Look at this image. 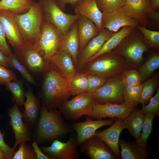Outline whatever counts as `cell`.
<instances>
[{
    "label": "cell",
    "instance_id": "44dd1931",
    "mask_svg": "<svg viewBox=\"0 0 159 159\" xmlns=\"http://www.w3.org/2000/svg\"><path fill=\"white\" fill-rule=\"evenodd\" d=\"M26 100L23 103L24 110L22 113L25 124L30 128L35 127L39 119L40 112L39 100L34 94L32 89L28 87L26 92Z\"/></svg>",
    "mask_w": 159,
    "mask_h": 159
},
{
    "label": "cell",
    "instance_id": "d4e9b609",
    "mask_svg": "<svg viewBox=\"0 0 159 159\" xmlns=\"http://www.w3.org/2000/svg\"><path fill=\"white\" fill-rule=\"evenodd\" d=\"M79 48L76 21L71 26L67 32L63 35L61 49L68 53L71 55L73 63H77Z\"/></svg>",
    "mask_w": 159,
    "mask_h": 159
},
{
    "label": "cell",
    "instance_id": "74e56055",
    "mask_svg": "<svg viewBox=\"0 0 159 159\" xmlns=\"http://www.w3.org/2000/svg\"><path fill=\"white\" fill-rule=\"evenodd\" d=\"M18 150L14 152L11 159H38L32 145L23 142Z\"/></svg>",
    "mask_w": 159,
    "mask_h": 159
},
{
    "label": "cell",
    "instance_id": "f907efd6",
    "mask_svg": "<svg viewBox=\"0 0 159 159\" xmlns=\"http://www.w3.org/2000/svg\"><path fill=\"white\" fill-rule=\"evenodd\" d=\"M159 10V0H150L148 11H158Z\"/></svg>",
    "mask_w": 159,
    "mask_h": 159
},
{
    "label": "cell",
    "instance_id": "2e32d148",
    "mask_svg": "<svg viewBox=\"0 0 159 159\" xmlns=\"http://www.w3.org/2000/svg\"><path fill=\"white\" fill-rule=\"evenodd\" d=\"M132 111L125 102L120 104L111 103L100 104L95 102L89 117L97 120L107 117L124 119Z\"/></svg>",
    "mask_w": 159,
    "mask_h": 159
},
{
    "label": "cell",
    "instance_id": "d6986e66",
    "mask_svg": "<svg viewBox=\"0 0 159 159\" xmlns=\"http://www.w3.org/2000/svg\"><path fill=\"white\" fill-rule=\"evenodd\" d=\"M115 120L110 127L102 131H96L94 135L102 139L109 146L117 159L121 158L119 141L120 133L124 129L121 125L123 119L116 118Z\"/></svg>",
    "mask_w": 159,
    "mask_h": 159
},
{
    "label": "cell",
    "instance_id": "3957f363",
    "mask_svg": "<svg viewBox=\"0 0 159 159\" xmlns=\"http://www.w3.org/2000/svg\"><path fill=\"white\" fill-rule=\"evenodd\" d=\"M149 49L144 41L142 33L136 28L111 52L124 58L127 70H138L144 62V53Z\"/></svg>",
    "mask_w": 159,
    "mask_h": 159
},
{
    "label": "cell",
    "instance_id": "484cf974",
    "mask_svg": "<svg viewBox=\"0 0 159 159\" xmlns=\"http://www.w3.org/2000/svg\"><path fill=\"white\" fill-rule=\"evenodd\" d=\"M119 145L121 148L120 154L122 159H147L150 157L148 149L138 146L135 141L128 142L120 139Z\"/></svg>",
    "mask_w": 159,
    "mask_h": 159
},
{
    "label": "cell",
    "instance_id": "ffe728a7",
    "mask_svg": "<svg viewBox=\"0 0 159 159\" xmlns=\"http://www.w3.org/2000/svg\"><path fill=\"white\" fill-rule=\"evenodd\" d=\"M150 4V0H125L122 8L128 16L136 20L140 25L147 28Z\"/></svg>",
    "mask_w": 159,
    "mask_h": 159
},
{
    "label": "cell",
    "instance_id": "1f68e13d",
    "mask_svg": "<svg viewBox=\"0 0 159 159\" xmlns=\"http://www.w3.org/2000/svg\"><path fill=\"white\" fill-rule=\"evenodd\" d=\"M143 84L136 86L124 84L123 94L124 102L132 110L136 108L140 104L139 99Z\"/></svg>",
    "mask_w": 159,
    "mask_h": 159
},
{
    "label": "cell",
    "instance_id": "c3c4849f",
    "mask_svg": "<svg viewBox=\"0 0 159 159\" xmlns=\"http://www.w3.org/2000/svg\"><path fill=\"white\" fill-rule=\"evenodd\" d=\"M61 8L64 11L67 4H71L73 6L80 0H56Z\"/></svg>",
    "mask_w": 159,
    "mask_h": 159
},
{
    "label": "cell",
    "instance_id": "60d3db41",
    "mask_svg": "<svg viewBox=\"0 0 159 159\" xmlns=\"http://www.w3.org/2000/svg\"><path fill=\"white\" fill-rule=\"evenodd\" d=\"M122 81L124 84L129 86H136L141 83V77L138 70H126L123 74Z\"/></svg>",
    "mask_w": 159,
    "mask_h": 159
},
{
    "label": "cell",
    "instance_id": "7a4b0ae2",
    "mask_svg": "<svg viewBox=\"0 0 159 159\" xmlns=\"http://www.w3.org/2000/svg\"><path fill=\"white\" fill-rule=\"evenodd\" d=\"M40 97L48 110L57 109L72 95L66 79L49 63L45 71Z\"/></svg>",
    "mask_w": 159,
    "mask_h": 159
},
{
    "label": "cell",
    "instance_id": "30bf717a",
    "mask_svg": "<svg viewBox=\"0 0 159 159\" xmlns=\"http://www.w3.org/2000/svg\"><path fill=\"white\" fill-rule=\"evenodd\" d=\"M19 61L29 71L36 77L44 75L49 63L34 44H25L14 52Z\"/></svg>",
    "mask_w": 159,
    "mask_h": 159
},
{
    "label": "cell",
    "instance_id": "7c38bea8",
    "mask_svg": "<svg viewBox=\"0 0 159 159\" xmlns=\"http://www.w3.org/2000/svg\"><path fill=\"white\" fill-rule=\"evenodd\" d=\"M102 13V28L115 32H117L120 28L124 26L136 28L140 25L136 20L128 16L122 8Z\"/></svg>",
    "mask_w": 159,
    "mask_h": 159
},
{
    "label": "cell",
    "instance_id": "ee69618b",
    "mask_svg": "<svg viewBox=\"0 0 159 159\" xmlns=\"http://www.w3.org/2000/svg\"><path fill=\"white\" fill-rule=\"evenodd\" d=\"M6 38L4 29L0 21V50L9 57L13 54L7 43Z\"/></svg>",
    "mask_w": 159,
    "mask_h": 159
},
{
    "label": "cell",
    "instance_id": "4dcf8cb0",
    "mask_svg": "<svg viewBox=\"0 0 159 159\" xmlns=\"http://www.w3.org/2000/svg\"><path fill=\"white\" fill-rule=\"evenodd\" d=\"M159 84V73L157 72L153 74L143 83L139 99L140 103L147 105L149 102Z\"/></svg>",
    "mask_w": 159,
    "mask_h": 159
},
{
    "label": "cell",
    "instance_id": "f5cc1de1",
    "mask_svg": "<svg viewBox=\"0 0 159 159\" xmlns=\"http://www.w3.org/2000/svg\"><path fill=\"white\" fill-rule=\"evenodd\" d=\"M1 85V83H0V85Z\"/></svg>",
    "mask_w": 159,
    "mask_h": 159
},
{
    "label": "cell",
    "instance_id": "7bdbcfd3",
    "mask_svg": "<svg viewBox=\"0 0 159 159\" xmlns=\"http://www.w3.org/2000/svg\"><path fill=\"white\" fill-rule=\"evenodd\" d=\"M18 77L14 72L7 67L0 64V82L1 85L17 80Z\"/></svg>",
    "mask_w": 159,
    "mask_h": 159
},
{
    "label": "cell",
    "instance_id": "5bb4252c",
    "mask_svg": "<svg viewBox=\"0 0 159 159\" xmlns=\"http://www.w3.org/2000/svg\"><path fill=\"white\" fill-rule=\"evenodd\" d=\"M14 15L9 11L0 10V21L6 37L15 52L26 44L15 20Z\"/></svg>",
    "mask_w": 159,
    "mask_h": 159
},
{
    "label": "cell",
    "instance_id": "f6af8a7d",
    "mask_svg": "<svg viewBox=\"0 0 159 159\" xmlns=\"http://www.w3.org/2000/svg\"><path fill=\"white\" fill-rule=\"evenodd\" d=\"M148 26L150 28L159 29V11H148L147 13Z\"/></svg>",
    "mask_w": 159,
    "mask_h": 159
},
{
    "label": "cell",
    "instance_id": "681fc988",
    "mask_svg": "<svg viewBox=\"0 0 159 159\" xmlns=\"http://www.w3.org/2000/svg\"><path fill=\"white\" fill-rule=\"evenodd\" d=\"M8 57L0 50V64L7 68L9 66L8 61Z\"/></svg>",
    "mask_w": 159,
    "mask_h": 159
},
{
    "label": "cell",
    "instance_id": "d6a6232c",
    "mask_svg": "<svg viewBox=\"0 0 159 159\" xmlns=\"http://www.w3.org/2000/svg\"><path fill=\"white\" fill-rule=\"evenodd\" d=\"M67 80L72 95H76L87 92L88 86L87 74L76 72Z\"/></svg>",
    "mask_w": 159,
    "mask_h": 159
},
{
    "label": "cell",
    "instance_id": "7dc6e473",
    "mask_svg": "<svg viewBox=\"0 0 159 159\" xmlns=\"http://www.w3.org/2000/svg\"><path fill=\"white\" fill-rule=\"evenodd\" d=\"M33 141L31 142L34 151L36 153L38 159H50V158L45 155L38 146L36 140L33 136Z\"/></svg>",
    "mask_w": 159,
    "mask_h": 159
},
{
    "label": "cell",
    "instance_id": "7402d4cb",
    "mask_svg": "<svg viewBox=\"0 0 159 159\" xmlns=\"http://www.w3.org/2000/svg\"><path fill=\"white\" fill-rule=\"evenodd\" d=\"M74 7L75 14L90 20L100 31L102 28L101 25L102 13L99 9L96 0H80Z\"/></svg>",
    "mask_w": 159,
    "mask_h": 159
},
{
    "label": "cell",
    "instance_id": "b9f144b4",
    "mask_svg": "<svg viewBox=\"0 0 159 159\" xmlns=\"http://www.w3.org/2000/svg\"><path fill=\"white\" fill-rule=\"evenodd\" d=\"M88 86L87 92L90 93L103 85L107 80L102 77L92 74H87Z\"/></svg>",
    "mask_w": 159,
    "mask_h": 159
},
{
    "label": "cell",
    "instance_id": "6da1fadb",
    "mask_svg": "<svg viewBox=\"0 0 159 159\" xmlns=\"http://www.w3.org/2000/svg\"><path fill=\"white\" fill-rule=\"evenodd\" d=\"M64 119L59 110H48L42 104L34 136L37 144L60 138L73 132V129Z\"/></svg>",
    "mask_w": 159,
    "mask_h": 159
},
{
    "label": "cell",
    "instance_id": "e575fe53",
    "mask_svg": "<svg viewBox=\"0 0 159 159\" xmlns=\"http://www.w3.org/2000/svg\"><path fill=\"white\" fill-rule=\"evenodd\" d=\"M155 116L152 114H144L142 132L140 137L135 141L138 146L144 148L147 147V140L153 130V121Z\"/></svg>",
    "mask_w": 159,
    "mask_h": 159
},
{
    "label": "cell",
    "instance_id": "277c9868",
    "mask_svg": "<svg viewBox=\"0 0 159 159\" xmlns=\"http://www.w3.org/2000/svg\"><path fill=\"white\" fill-rule=\"evenodd\" d=\"M14 18L25 44H35L41 35L45 21L40 2H35L24 13L15 14Z\"/></svg>",
    "mask_w": 159,
    "mask_h": 159
},
{
    "label": "cell",
    "instance_id": "ba28073f",
    "mask_svg": "<svg viewBox=\"0 0 159 159\" xmlns=\"http://www.w3.org/2000/svg\"><path fill=\"white\" fill-rule=\"evenodd\" d=\"M63 34L45 21L41 35L34 44L48 62L60 49Z\"/></svg>",
    "mask_w": 159,
    "mask_h": 159
},
{
    "label": "cell",
    "instance_id": "836d02e7",
    "mask_svg": "<svg viewBox=\"0 0 159 159\" xmlns=\"http://www.w3.org/2000/svg\"><path fill=\"white\" fill-rule=\"evenodd\" d=\"M4 85L6 89L11 92V99L14 103L19 106L23 105L26 92L24 88L23 82L17 80L8 82Z\"/></svg>",
    "mask_w": 159,
    "mask_h": 159
},
{
    "label": "cell",
    "instance_id": "83f0119b",
    "mask_svg": "<svg viewBox=\"0 0 159 159\" xmlns=\"http://www.w3.org/2000/svg\"><path fill=\"white\" fill-rule=\"evenodd\" d=\"M135 29L129 26L123 27L120 30L115 32L105 42L99 51L90 59L88 62L101 55L111 52L125 37L131 33Z\"/></svg>",
    "mask_w": 159,
    "mask_h": 159
},
{
    "label": "cell",
    "instance_id": "d590c367",
    "mask_svg": "<svg viewBox=\"0 0 159 159\" xmlns=\"http://www.w3.org/2000/svg\"><path fill=\"white\" fill-rule=\"evenodd\" d=\"M8 61L9 66L18 70L27 82L34 85H37L31 73L19 61L15 53L8 57Z\"/></svg>",
    "mask_w": 159,
    "mask_h": 159
},
{
    "label": "cell",
    "instance_id": "4316f807",
    "mask_svg": "<svg viewBox=\"0 0 159 159\" xmlns=\"http://www.w3.org/2000/svg\"><path fill=\"white\" fill-rule=\"evenodd\" d=\"M144 114L141 110L136 108L129 115L123 119L122 126L123 129H127L135 140L140 137L144 121Z\"/></svg>",
    "mask_w": 159,
    "mask_h": 159
},
{
    "label": "cell",
    "instance_id": "4fadbf2b",
    "mask_svg": "<svg viewBox=\"0 0 159 159\" xmlns=\"http://www.w3.org/2000/svg\"><path fill=\"white\" fill-rule=\"evenodd\" d=\"M18 106L14 103L7 111L10 118L9 125L11 127L15 136V143L12 148L14 150L22 142H31L32 136L30 129L23 122L22 113Z\"/></svg>",
    "mask_w": 159,
    "mask_h": 159
},
{
    "label": "cell",
    "instance_id": "bcb514c9",
    "mask_svg": "<svg viewBox=\"0 0 159 159\" xmlns=\"http://www.w3.org/2000/svg\"><path fill=\"white\" fill-rule=\"evenodd\" d=\"M1 118V116H0V122ZM4 132L1 133L0 128V147L4 152L6 159H11L14 153L15 150L12 148H11L9 145L5 142L4 137Z\"/></svg>",
    "mask_w": 159,
    "mask_h": 159
},
{
    "label": "cell",
    "instance_id": "5b68a950",
    "mask_svg": "<svg viewBox=\"0 0 159 159\" xmlns=\"http://www.w3.org/2000/svg\"><path fill=\"white\" fill-rule=\"evenodd\" d=\"M88 63L83 71L85 73L99 76L107 80L119 76L127 70L124 58L111 51Z\"/></svg>",
    "mask_w": 159,
    "mask_h": 159
},
{
    "label": "cell",
    "instance_id": "e0dca14e",
    "mask_svg": "<svg viewBox=\"0 0 159 159\" xmlns=\"http://www.w3.org/2000/svg\"><path fill=\"white\" fill-rule=\"evenodd\" d=\"M115 33L102 28L98 34L79 52L77 61L79 68H82L86 65L90 59L99 51L105 42Z\"/></svg>",
    "mask_w": 159,
    "mask_h": 159
},
{
    "label": "cell",
    "instance_id": "f1b7e54d",
    "mask_svg": "<svg viewBox=\"0 0 159 159\" xmlns=\"http://www.w3.org/2000/svg\"><path fill=\"white\" fill-rule=\"evenodd\" d=\"M159 67V52L157 50L150 54L138 69L141 77V83L150 78Z\"/></svg>",
    "mask_w": 159,
    "mask_h": 159
},
{
    "label": "cell",
    "instance_id": "cb8c5ba5",
    "mask_svg": "<svg viewBox=\"0 0 159 159\" xmlns=\"http://www.w3.org/2000/svg\"><path fill=\"white\" fill-rule=\"evenodd\" d=\"M49 63L57 69L67 80L77 72L71 55L63 50L60 49Z\"/></svg>",
    "mask_w": 159,
    "mask_h": 159
},
{
    "label": "cell",
    "instance_id": "52a82bcc",
    "mask_svg": "<svg viewBox=\"0 0 159 159\" xmlns=\"http://www.w3.org/2000/svg\"><path fill=\"white\" fill-rule=\"evenodd\" d=\"M95 102L90 94L83 93L69 100L64 101L59 107V110L65 119L75 121L83 115L90 117Z\"/></svg>",
    "mask_w": 159,
    "mask_h": 159
},
{
    "label": "cell",
    "instance_id": "8fae6325",
    "mask_svg": "<svg viewBox=\"0 0 159 159\" xmlns=\"http://www.w3.org/2000/svg\"><path fill=\"white\" fill-rule=\"evenodd\" d=\"M77 146L76 135H72L66 142L56 139L49 146L40 149L50 159H77L80 156Z\"/></svg>",
    "mask_w": 159,
    "mask_h": 159
},
{
    "label": "cell",
    "instance_id": "9c48e42d",
    "mask_svg": "<svg viewBox=\"0 0 159 159\" xmlns=\"http://www.w3.org/2000/svg\"><path fill=\"white\" fill-rule=\"evenodd\" d=\"M123 74L107 80L101 86L90 93L96 102L100 104H120L124 102Z\"/></svg>",
    "mask_w": 159,
    "mask_h": 159
},
{
    "label": "cell",
    "instance_id": "f35d334b",
    "mask_svg": "<svg viewBox=\"0 0 159 159\" xmlns=\"http://www.w3.org/2000/svg\"><path fill=\"white\" fill-rule=\"evenodd\" d=\"M97 6L102 12H106L122 8L125 0H96Z\"/></svg>",
    "mask_w": 159,
    "mask_h": 159
},
{
    "label": "cell",
    "instance_id": "ab89813d",
    "mask_svg": "<svg viewBox=\"0 0 159 159\" xmlns=\"http://www.w3.org/2000/svg\"><path fill=\"white\" fill-rule=\"evenodd\" d=\"M141 110L144 114L150 113L155 115L156 116L159 114V88L156 89L155 95L153 96L146 105H142Z\"/></svg>",
    "mask_w": 159,
    "mask_h": 159
},
{
    "label": "cell",
    "instance_id": "9a60e30c",
    "mask_svg": "<svg viewBox=\"0 0 159 159\" xmlns=\"http://www.w3.org/2000/svg\"><path fill=\"white\" fill-rule=\"evenodd\" d=\"M80 151L91 159H117L109 146L100 138L94 135L79 145Z\"/></svg>",
    "mask_w": 159,
    "mask_h": 159
},
{
    "label": "cell",
    "instance_id": "8d00e7d4",
    "mask_svg": "<svg viewBox=\"0 0 159 159\" xmlns=\"http://www.w3.org/2000/svg\"><path fill=\"white\" fill-rule=\"evenodd\" d=\"M137 28L142 33L144 41L150 48H159V32L149 29L139 25Z\"/></svg>",
    "mask_w": 159,
    "mask_h": 159
},
{
    "label": "cell",
    "instance_id": "f546056e",
    "mask_svg": "<svg viewBox=\"0 0 159 159\" xmlns=\"http://www.w3.org/2000/svg\"><path fill=\"white\" fill-rule=\"evenodd\" d=\"M31 0H1L0 10L9 11L14 14L26 12L35 3Z\"/></svg>",
    "mask_w": 159,
    "mask_h": 159
},
{
    "label": "cell",
    "instance_id": "db71d44e",
    "mask_svg": "<svg viewBox=\"0 0 159 159\" xmlns=\"http://www.w3.org/2000/svg\"></svg>",
    "mask_w": 159,
    "mask_h": 159
},
{
    "label": "cell",
    "instance_id": "816d5d0a",
    "mask_svg": "<svg viewBox=\"0 0 159 159\" xmlns=\"http://www.w3.org/2000/svg\"><path fill=\"white\" fill-rule=\"evenodd\" d=\"M0 159H6L5 153L0 147Z\"/></svg>",
    "mask_w": 159,
    "mask_h": 159
},
{
    "label": "cell",
    "instance_id": "8992f818",
    "mask_svg": "<svg viewBox=\"0 0 159 159\" xmlns=\"http://www.w3.org/2000/svg\"><path fill=\"white\" fill-rule=\"evenodd\" d=\"M39 2L42 7L44 20L57 28L63 35L80 16L65 13L56 0H39Z\"/></svg>",
    "mask_w": 159,
    "mask_h": 159
},
{
    "label": "cell",
    "instance_id": "ac0fdd59",
    "mask_svg": "<svg viewBox=\"0 0 159 159\" xmlns=\"http://www.w3.org/2000/svg\"><path fill=\"white\" fill-rule=\"evenodd\" d=\"M115 118L107 120H94L88 117L82 122H74L72 125V128L76 132L77 146L94 135L99 128L106 125H111L115 122Z\"/></svg>",
    "mask_w": 159,
    "mask_h": 159
},
{
    "label": "cell",
    "instance_id": "603a6c76",
    "mask_svg": "<svg viewBox=\"0 0 159 159\" xmlns=\"http://www.w3.org/2000/svg\"><path fill=\"white\" fill-rule=\"evenodd\" d=\"M76 22L79 43V53L100 31L93 22L85 17L80 16Z\"/></svg>",
    "mask_w": 159,
    "mask_h": 159
}]
</instances>
